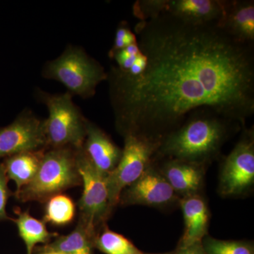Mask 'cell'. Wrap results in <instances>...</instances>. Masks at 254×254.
Wrapping results in <instances>:
<instances>
[{
  "instance_id": "6da1fadb",
  "label": "cell",
  "mask_w": 254,
  "mask_h": 254,
  "mask_svg": "<svg viewBox=\"0 0 254 254\" xmlns=\"http://www.w3.org/2000/svg\"><path fill=\"white\" fill-rule=\"evenodd\" d=\"M135 34L146 58L144 71L135 77L114 71L117 126L124 136L161 141L200 108L243 125L254 115V43L215 23L167 14L139 21Z\"/></svg>"
},
{
  "instance_id": "7a4b0ae2",
  "label": "cell",
  "mask_w": 254,
  "mask_h": 254,
  "mask_svg": "<svg viewBox=\"0 0 254 254\" xmlns=\"http://www.w3.org/2000/svg\"><path fill=\"white\" fill-rule=\"evenodd\" d=\"M245 127L215 110L200 108L164 137L155 158L177 159L208 168L220 158L225 143Z\"/></svg>"
},
{
  "instance_id": "3957f363",
  "label": "cell",
  "mask_w": 254,
  "mask_h": 254,
  "mask_svg": "<svg viewBox=\"0 0 254 254\" xmlns=\"http://www.w3.org/2000/svg\"><path fill=\"white\" fill-rule=\"evenodd\" d=\"M78 149L63 147L46 152L33 180L15 193L22 202L47 201L53 195L81 185L76 155Z\"/></svg>"
},
{
  "instance_id": "277c9868",
  "label": "cell",
  "mask_w": 254,
  "mask_h": 254,
  "mask_svg": "<svg viewBox=\"0 0 254 254\" xmlns=\"http://www.w3.org/2000/svg\"><path fill=\"white\" fill-rule=\"evenodd\" d=\"M76 160L83 186L81 198L78 201V222L95 237L107 225V221L114 210L110 204L107 176L92 165L82 148L78 150Z\"/></svg>"
},
{
  "instance_id": "5b68a950",
  "label": "cell",
  "mask_w": 254,
  "mask_h": 254,
  "mask_svg": "<svg viewBox=\"0 0 254 254\" xmlns=\"http://www.w3.org/2000/svg\"><path fill=\"white\" fill-rule=\"evenodd\" d=\"M254 187V128L245 127L233 149L222 159L218 191L223 198H242Z\"/></svg>"
},
{
  "instance_id": "8992f818",
  "label": "cell",
  "mask_w": 254,
  "mask_h": 254,
  "mask_svg": "<svg viewBox=\"0 0 254 254\" xmlns=\"http://www.w3.org/2000/svg\"><path fill=\"white\" fill-rule=\"evenodd\" d=\"M125 136V146L118 166L106 177L110 204L119 205L122 191L138 180L154 160L160 141L141 135L128 133Z\"/></svg>"
},
{
  "instance_id": "52a82bcc",
  "label": "cell",
  "mask_w": 254,
  "mask_h": 254,
  "mask_svg": "<svg viewBox=\"0 0 254 254\" xmlns=\"http://www.w3.org/2000/svg\"><path fill=\"white\" fill-rule=\"evenodd\" d=\"M45 100L49 110V118L44 122L47 145L52 148H81L86 137V122L82 120L71 95L46 97Z\"/></svg>"
},
{
  "instance_id": "ba28073f",
  "label": "cell",
  "mask_w": 254,
  "mask_h": 254,
  "mask_svg": "<svg viewBox=\"0 0 254 254\" xmlns=\"http://www.w3.org/2000/svg\"><path fill=\"white\" fill-rule=\"evenodd\" d=\"M48 76L58 80L69 91L82 95L94 93L97 85L106 79L104 69L77 50L67 52L48 66Z\"/></svg>"
},
{
  "instance_id": "9c48e42d",
  "label": "cell",
  "mask_w": 254,
  "mask_h": 254,
  "mask_svg": "<svg viewBox=\"0 0 254 254\" xmlns=\"http://www.w3.org/2000/svg\"><path fill=\"white\" fill-rule=\"evenodd\" d=\"M180 200L153 160L141 176L122 191L119 205L171 210L179 207Z\"/></svg>"
},
{
  "instance_id": "30bf717a",
  "label": "cell",
  "mask_w": 254,
  "mask_h": 254,
  "mask_svg": "<svg viewBox=\"0 0 254 254\" xmlns=\"http://www.w3.org/2000/svg\"><path fill=\"white\" fill-rule=\"evenodd\" d=\"M47 145L44 122L22 116L0 130V159L44 148Z\"/></svg>"
},
{
  "instance_id": "8fae6325",
  "label": "cell",
  "mask_w": 254,
  "mask_h": 254,
  "mask_svg": "<svg viewBox=\"0 0 254 254\" xmlns=\"http://www.w3.org/2000/svg\"><path fill=\"white\" fill-rule=\"evenodd\" d=\"M159 171L180 198L203 195L208 167L173 158H154Z\"/></svg>"
},
{
  "instance_id": "7c38bea8",
  "label": "cell",
  "mask_w": 254,
  "mask_h": 254,
  "mask_svg": "<svg viewBox=\"0 0 254 254\" xmlns=\"http://www.w3.org/2000/svg\"><path fill=\"white\" fill-rule=\"evenodd\" d=\"M83 153L100 173L108 176L118 166L123 154L107 133L93 124L86 123Z\"/></svg>"
},
{
  "instance_id": "4fadbf2b",
  "label": "cell",
  "mask_w": 254,
  "mask_h": 254,
  "mask_svg": "<svg viewBox=\"0 0 254 254\" xmlns=\"http://www.w3.org/2000/svg\"><path fill=\"white\" fill-rule=\"evenodd\" d=\"M179 207L183 215V235L177 247H187L198 242L208 235L210 209L204 195H195L180 198Z\"/></svg>"
},
{
  "instance_id": "5bb4252c",
  "label": "cell",
  "mask_w": 254,
  "mask_h": 254,
  "mask_svg": "<svg viewBox=\"0 0 254 254\" xmlns=\"http://www.w3.org/2000/svg\"><path fill=\"white\" fill-rule=\"evenodd\" d=\"M222 9L219 27L238 41L254 43L253 0H222Z\"/></svg>"
},
{
  "instance_id": "9a60e30c",
  "label": "cell",
  "mask_w": 254,
  "mask_h": 254,
  "mask_svg": "<svg viewBox=\"0 0 254 254\" xmlns=\"http://www.w3.org/2000/svg\"><path fill=\"white\" fill-rule=\"evenodd\" d=\"M222 11V0H163L162 14L193 24H218Z\"/></svg>"
},
{
  "instance_id": "2e32d148",
  "label": "cell",
  "mask_w": 254,
  "mask_h": 254,
  "mask_svg": "<svg viewBox=\"0 0 254 254\" xmlns=\"http://www.w3.org/2000/svg\"><path fill=\"white\" fill-rule=\"evenodd\" d=\"M46 153L45 148L22 152L8 157L3 164L8 178L16 185V192L30 183L36 176Z\"/></svg>"
},
{
  "instance_id": "e0dca14e",
  "label": "cell",
  "mask_w": 254,
  "mask_h": 254,
  "mask_svg": "<svg viewBox=\"0 0 254 254\" xmlns=\"http://www.w3.org/2000/svg\"><path fill=\"white\" fill-rule=\"evenodd\" d=\"M95 237L86 227L78 222L71 233L58 236L40 249L41 253L58 252L63 254H94Z\"/></svg>"
},
{
  "instance_id": "ac0fdd59",
  "label": "cell",
  "mask_w": 254,
  "mask_h": 254,
  "mask_svg": "<svg viewBox=\"0 0 254 254\" xmlns=\"http://www.w3.org/2000/svg\"><path fill=\"white\" fill-rule=\"evenodd\" d=\"M18 217L14 220L17 226L19 236L26 247L27 254H33L38 244H47L58 236L57 233L48 231L44 222L31 216L28 212H16Z\"/></svg>"
},
{
  "instance_id": "d6986e66",
  "label": "cell",
  "mask_w": 254,
  "mask_h": 254,
  "mask_svg": "<svg viewBox=\"0 0 254 254\" xmlns=\"http://www.w3.org/2000/svg\"><path fill=\"white\" fill-rule=\"evenodd\" d=\"M95 249L105 254H143L123 235L103 227L95 237Z\"/></svg>"
},
{
  "instance_id": "ffe728a7",
  "label": "cell",
  "mask_w": 254,
  "mask_h": 254,
  "mask_svg": "<svg viewBox=\"0 0 254 254\" xmlns=\"http://www.w3.org/2000/svg\"><path fill=\"white\" fill-rule=\"evenodd\" d=\"M76 207L68 195L59 193L47 200L44 221L57 226L67 225L72 222Z\"/></svg>"
},
{
  "instance_id": "44dd1931",
  "label": "cell",
  "mask_w": 254,
  "mask_h": 254,
  "mask_svg": "<svg viewBox=\"0 0 254 254\" xmlns=\"http://www.w3.org/2000/svg\"><path fill=\"white\" fill-rule=\"evenodd\" d=\"M207 254H254L253 242L243 240H222L207 235L202 240Z\"/></svg>"
},
{
  "instance_id": "7402d4cb",
  "label": "cell",
  "mask_w": 254,
  "mask_h": 254,
  "mask_svg": "<svg viewBox=\"0 0 254 254\" xmlns=\"http://www.w3.org/2000/svg\"><path fill=\"white\" fill-rule=\"evenodd\" d=\"M138 43L130 45L125 49L120 50L113 55V58L118 63L119 71L122 73H127L128 70L136 63L138 57L141 54Z\"/></svg>"
},
{
  "instance_id": "603a6c76",
  "label": "cell",
  "mask_w": 254,
  "mask_h": 254,
  "mask_svg": "<svg viewBox=\"0 0 254 254\" xmlns=\"http://www.w3.org/2000/svg\"><path fill=\"white\" fill-rule=\"evenodd\" d=\"M137 43L138 42L136 34L131 31L127 23H121L117 29L115 42L113 48L110 50L109 56L113 58V55L120 50L125 49L130 45Z\"/></svg>"
},
{
  "instance_id": "cb8c5ba5",
  "label": "cell",
  "mask_w": 254,
  "mask_h": 254,
  "mask_svg": "<svg viewBox=\"0 0 254 254\" xmlns=\"http://www.w3.org/2000/svg\"><path fill=\"white\" fill-rule=\"evenodd\" d=\"M8 178L4 164H0V222L11 220L6 211L8 199L11 195L8 188Z\"/></svg>"
},
{
  "instance_id": "d4e9b609",
  "label": "cell",
  "mask_w": 254,
  "mask_h": 254,
  "mask_svg": "<svg viewBox=\"0 0 254 254\" xmlns=\"http://www.w3.org/2000/svg\"><path fill=\"white\" fill-rule=\"evenodd\" d=\"M173 254H207L203 249L201 242L193 244V245L187 246V247H177L176 250H174Z\"/></svg>"
},
{
  "instance_id": "484cf974",
  "label": "cell",
  "mask_w": 254,
  "mask_h": 254,
  "mask_svg": "<svg viewBox=\"0 0 254 254\" xmlns=\"http://www.w3.org/2000/svg\"><path fill=\"white\" fill-rule=\"evenodd\" d=\"M40 254H63L58 253V252H44V253H41Z\"/></svg>"
},
{
  "instance_id": "4316f807",
  "label": "cell",
  "mask_w": 254,
  "mask_h": 254,
  "mask_svg": "<svg viewBox=\"0 0 254 254\" xmlns=\"http://www.w3.org/2000/svg\"><path fill=\"white\" fill-rule=\"evenodd\" d=\"M173 254V252H168V253H164V254Z\"/></svg>"
}]
</instances>
